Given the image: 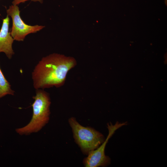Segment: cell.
Wrapping results in <instances>:
<instances>
[{
  "label": "cell",
  "mask_w": 167,
  "mask_h": 167,
  "mask_svg": "<svg viewBox=\"0 0 167 167\" xmlns=\"http://www.w3.org/2000/svg\"><path fill=\"white\" fill-rule=\"evenodd\" d=\"M14 91L5 78L0 67V99L7 95H14Z\"/></svg>",
  "instance_id": "7"
},
{
  "label": "cell",
  "mask_w": 167,
  "mask_h": 167,
  "mask_svg": "<svg viewBox=\"0 0 167 167\" xmlns=\"http://www.w3.org/2000/svg\"><path fill=\"white\" fill-rule=\"evenodd\" d=\"M69 122L75 141L84 153L88 154L96 149L105 139L101 133L92 128L82 126L74 118H70Z\"/></svg>",
  "instance_id": "3"
},
{
  "label": "cell",
  "mask_w": 167,
  "mask_h": 167,
  "mask_svg": "<svg viewBox=\"0 0 167 167\" xmlns=\"http://www.w3.org/2000/svg\"><path fill=\"white\" fill-rule=\"evenodd\" d=\"M127 124V122L120 123L117 121L113 125L111 122L107 124L108 134L104 142L97 148L89 152L88 156L85 159L84 164L86 167L105 166L110 163L109 157L105 154V146L109 138L115 131L121 127Z\"/></svg>",
  "instance_id": "5"
},
{
  "label": "cell",
  "mask_w": 167,
  "mask_h": 167,
  "mask_svg": "<svg viewBox=\"0 0 167 167\" xmlns=\"http://www.w3.org/2000/svg\"><path fill=\"white\" fill-rule=\"evenodd\" d=\"M9 16L7 15L3 19L0 30V53H4L10 59L14 54L12 47L14 40L9 31Z\"/></svg>",
  "instance_id": "6"
},
{
  "label": "cell",
  "mask_w": 167,
  "mask_h": 167,
  "mask_svg": "<svg viewBox=\"0 0 167 167\" xmlns=\"http://www.w3.org/2000/svg\"><path fill=\"white\" fill-rule=\"evenodd\" d=\"M76 64L73 58L60 54L53 53L43 57L32 73L34 87L38 89L61 86L68 72Z\"/></svg>",
  "instance_id": "1"
},
{
  "label": "cell",
  "mask_w": 167,
  "mask_h": 167,
  "mask_svg": "<svg viewBox=\"0 0 167 167\" xmlns=\"http://www.w3.org/2000/svg\"><path fill=\"white\" fill-rule=\"evenodd\" d=\"M32 105L33 114L31 120L26 126L16 129L20 135H29L40 131L49 122L51 104L49 94L41 89H36Z\"/></svg>",
  "instance_id": "2"
},
{
  "label": "cell",
  "mask_w": 167,
  "mask_h": 167,
  "mask_svg": "<svg viewBox=\"0 0 167 167\" xmlns=\"http://www.w3.org/2000/svg\"><path fill=\"white\" fill-rule=\"evenodd\" d=\"M7 15L12 19V25L10 34L14 40L23 41L26 36L31 33L39 31L45 28L44 26L27 24L22 20L18 5H11L7 9Z\"/></svg>",
  "instance_id": "4"
},
{
  "label": "cell",
  "mask_w": 167,
  "mask_h": 167,
  "mask_svg": "<svg viewBox=\"0 0 167 167\" xmlns=\"http://www.w3.org/2000/svg\"><path fill=\"white\" fill-rule=\"evenodd\" d=\"M28 1L39 2L40 3H42L43 2L42 0H13L12 2V4L13 5H18L21 3H24Z\"/></svg>",
  "instance_id": "8"
}]
</instances>
